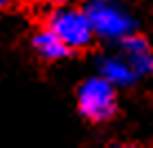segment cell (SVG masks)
<instances>
[{
    "label": "cell",
    "mask_w": 153,
    "mask_h": 148,
    "mask_svg": "<svg viewBox=\"0 0 153 148\" xmlns=\"http://www.w3.org/2000/svg\"><path fill=\"white\" fill-rule=\"evenodd\" d=\"M98 75L104 77L109 84H113L115 88L118 86H131V84H135V80H138L133 68L129 66V62L124 60L122 53L100 57L98 60Z\"/></svg>",
    "instance_id": "5"
},
{
    "label": "cell",
    "mask_w": 153,
    "mask_h": 148,
    "mask_svg": "<svg viewBox=\"0 0 153 148\" xmlns=\"http://www.w3.org/2000/svg\"><path fill=\"white\" fill-rule=\"evenodd\" d=\"M120 53L133 68L135 77H151L153 75V46L140 33H133L120 42Z\"/></svg>",
    "instance_id": "4"
},
{
    "label": "cell",
    "mask_w": 153,
    "mask_h": 148,
    "mask_svg": "<svg viewBox=\"0 0 153 148\" xmlns=\"http://www.w3.org/2000/svg\"><path fill=\"white\" fill-rule=\"evenodd\" d=\"M111 148H144L142 144H133V141H126V144H113Z\"/></svg>",
    "instance_id": "7"
},
{
    "label": "cell",
    "mask_w": 153,
    "mask_h": 148,
    "mask_svg": "<svg viewBox=\"0 0 153 148\" xmlns=\"http://www.w3.org/2000/svg\"><path fill=\"white\" fill-rule=\"evenodd\" d=\"M93 35L109 42H122L124 38L135 33L138 20L129 11V7L120 0H89L84 4Z\"/></svg>",
    "instance_id": "1"
},
{
    "label": "cell",
    "mask_w": 153,
    "mask_h": 148,
    "mask_svg": "<svg viewBox=\"0 0 153 148\" xmlns=\"http://www.w3.org/2000/svg\"><path fill=\"white\" fill-rule=\"evenodd\" d=\"M11 4V0H0V9H4V7H9Z\"/></svg>",
    "instance_id": "8"
},
{
    "label": "cell",
    "mask_w": 153,
    "mask_h": 148,
    "mask_svg": "<svg viewBox=\"0 0 153 148\" xmlns=\"http://www.w3.org/2000/svg\"><path fill=\"white\" fill-rule=\"evenodd\" d=\"M31 46H33V51L47 62H58V60H62V57L69 55L67 44L58 38L56 33H51L47 27L40 29L38 33L31 38Z\"/></svg>",
    "instance_id": "6"
},
{
    "label": "cell",
    "mask_w": 153,
    "mask_h": 148,
    "mask_svg": "<svg viewBox=\"0 0 153 148\" xmlns=\"http://www.w3.org/2000/svg\"><path fill=\"white\" fill-rule=\"evenodd\" d=\"M47 29L51 33H56L58 38L67 44L69 51L87 49L91 44V40L96 38L91 29L84 9L80 7H69V4H60L47 18Z\"/></svg>",
    "instance_id": "3"
},
{
    "label": "cell",
    "mask_w": 153,
    "mask_h": 148,
    "mask_svg": "<svg viewBox=\"0 0 153 148\" xmlns=\"http://www.w3.org/2000/svg\"><path fill=\"white\" fill-rule=\"evenodd\" d=\"M53 2H58V4H62V2H67V0H53Z\"/></svg>",
    "instance_id": "9"
},
{
    "label": "cell",
    "mask_w": 153,
    "mask_h": 148,
    "mask_svg": "<svg viewBox=\"0 0 153 148\" xmlns=\"http://www.w3.org/2000/svg\"><path fill=\"white\" fill-rule=\"evenodd\" d=\"M76 102L84 119H89L91 124H104L118 110V93L115 86L109 84L104 77L93 75L78 86Z\"/></svg>",
    "instance_id": "2"
}]
</instances>
